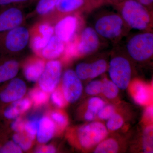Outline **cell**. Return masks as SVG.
Instances as JSON below:
<instances>
[{"label": "cell", "mask_w": 153, "mask_h": 153, "mask_svg": "<svg viewBox=\"0 0 153 153\" xmlns=\"http://www.w3.org/2000/svg\"><path fill=\"white\" fill-rule=\"evenodd\" d=\"M75 140L81 148L89 149L98 145L108 134L106 127L99 122L82 126L75 131Z\"/></svg>", "instance_id": "2"}, {"label": "cell", "mask_w": 153, "mask_h": 153, "mask_svg": "<svg viewBox=\"0 0 153 153\" xmlns=\"http://www.w3.org/2000/svg\"><path fill=\"white\" fill-rule=\"evenodd\" d=\"M28 95L34 107L38 108L47 103L50 94L44 91L38 85L30 90Z\"/></svg>", "instance_id": "20"}, {"label": "cell", "mask_w": 153, "mask_h": 153, "mask_svg": "<svg viewBox=\"0 0 153 153\" xmlns=\"http://www.w3.org/2000/svg\"><path fill=\"white\" fill-rule=\"evenodd\" d=\"M57 149L54 145L41 144L35 149L34 152L38 153H53L56 152Z\"/></svg>", "instance_id": "39"}, {"label": "cell", "mask_w": 153, "mask_h": 153, "mask_svg": "<svg viewBox=\"0 0 153 153\" xmlns=\"http://www.w3.org/2000/svg\"><path fill=\"white\" fill-rule=\"evenodd\" d=\"M143 149L145 153L153 152V126L145 129L143 137Z\"/></svg>", "instance_id": "30"}, {"label": "cell", "mask_w": 153, "mask_h": 153, "mask_svg": "<svg viewBox=\"0 0 153 153\" xmlns=\"http://www.w3.org/2000/svg\"><path fill=\"white\" fill-rule=\"evenodd\" d=\"M59 0H38L36 8L38 15L44 16L54 10Z\"/></svg>", "instance_id": "25"}, {"label": "cell", "mask_w": 153, "mask_h": 153, "mask_svg": "<svg viewBox=\"0 0 153 153\" xmlns=\"http://www.w3.org/2000/svg\"><path fill=\"white\" fill-rule=\"evenodd\" d=\"M153 106L150 105L146 108L145 111V117L148 120H151L153 117Z\"/></svg>", "instance_id": "41"}, {"label": "cell", "mask_w": 153, "mask_h": 153, "mask_svg": "<svg viewBox=\"0 0 153 153\" xmlns=\"http://www.w3.org/2000/svg\"><path fill=\"white\" fill-rule=\"evenodd\" d=\"M102 81L98 80H93L86 85L85 91L88 95H97L102 93Z\"/></svg>", "instance_id": "33"}, {"label": "cell", "mask_w": 153, "mask_h": 153, "mask_svg": "<svg viewBox=\"0 0 153 153\" xmlns=\"http://www.w3.org/2000/svg\"><path fill=\"white\" fill-rule=\"evenodd\" d=\"M46 62L41 57H34L25 63L24 66V76L31 82H38L44 71Z\"/></svg>", "instance_id": "17"}, {"label": "cell", "mask_w": 153, "mask_h": 153, "mask_svg": "<svg viewBox=\"0 0 153 153\" xmlns=\"http://www.w3.org/2000/svg\"><path fill=\"white\" fill-rule=\"evenodd\" d=\"M119 145L115 140L112 138L103 140L99 143L94 151L95 153H115L117 152Z\"/></svg>", "instance_id": "24"}, {"label": "cell", "mask_w": 153, "mask_h": 153, "mask_svg": "<svg viewBox=\"0 0 153 153\" xmlns=\"http://www.w3.org/2000/svg\"><path fill=\"white\" fill-rule=\"evenodd\" d=\"M11 103L18 110L21 115L28 111L33 105V102L29 97H23Z\"/></svg>", "instance_id": "31"}, {"label": "cell", "mask_w": 153, "mask_h": 153, "mask_svg": "<svg viewBox=\"0 0 153 153\" xmlns=\"http://www.w3.org/2000/svg\"><path fill=\"white\" fill-rule=\"evenodd\" d=\"M47 114L55 123L57 126V133L63 130L68 124V117L62 111L54 110L49 111Z\"/></svg>", "instance_id": "23"}, {"label": "cell", "mask_w": 153, "mask_h": 153, "mask_svg": "<svg viewBox=\"0 0 153 153\" xmlns=\"http://www.w3.org/2000/svg\"><path fill=\"white\" fill-rule=\"evenodd\" d=\"M13 141L17 144L23 152L30 150L34 144V140L25 131L22 132L15 133L12 137Z\"/></svg>", "instance_id": "22"}, {"label": "cell", "mask_w": 153, "mask_h": 153, "mask_svg": "<svg viewBox=\"0 0 153 153\" xmlns=\"http://www.w3.org/2000/svg\"><path fill=\"white\" fill-rule=\"evenodd\" d=\"M62 74V65L60 60H48L38 81V86L44 91L51 93L58 86Z\"/></svg>", "instance_id": "7"}, {"label": "cell", "mask_w": 153, "mask_h": 153, "mask_svg": "<svg viewBox=\"0 0 153 153\" xmlns=\"http://www.w3.org/2000/svg\"><path fill=\"white\" fill-rule=\"evenodd\" d=\"M100 36L94 28L86 27L82 30L77 38L79 56L89 55L95 52L100 45Z\"/></svg>", "instance_id": "11"}, {"label": "cell", "mask_w": 153, "mask_h": 153, "mask_svg": "<svg viewBox=\"0 0 153 153\" xmlns=\"http://www.w3.org/2000/svg\"><path fill=\"white\" fill-rule=\"evenodd\" d=\"M136 1H138L139 0H136Z\"/></svg>", "instance_id": "45"}, {"label": "cell", "mask_w": 153, "mask_h": 153, "mask_svg": "<svg viewBox=\"0 0 153 153\" xmlns=\"http://www.w3.org/2000/svg\"><path fill=\"white\" fill-rule=\"evenodd\" d=\"M65 44L54 35L47 45L41 50L39 56L44 60H55L63 55Z\"/></svg>", "instance_id": "16"}, {"label": "cell", "mask_w": 153, "mask_h": 153, "mask_svg": "<svg viewBox=\"0 0 153 153\" xmlns=\"http://www.w3.org/2000/svg\"><path fill=\"white\" fill-rule=\"evenodd\" d=\"M122 18L115 14H108L99 18L94 29L99 36L108 39H115L120 36L124 26Z\"/></svg>", "instance_id": "6"}, {"label": "cell", "mask_w": 153, "mask_h": 153, "mask_svg": "<svg viewBox=\"0 0 153 153\" xmlns=\"http://www.w3.org/2000/svg\"><path fill=\"white\" fill-rule=\"evenodd\" d=\"M104 59H99L92 63H80L75 68V72L81 80L93 79L103 74L108 68Z\"/></svg>", "instance_id": "13"}, {"label": "cell", "mask_w": 153, "mask_h": 153, "mask_svg": "<svg viewBox=\"0 0 153 153\" xmlns=\"http://www.w3.org/2000/svg\"><path fill=\"white\" fill-rule=\"evenodd\" d=\"M105 105L104 101L98 97H93L89 100L88 103V109L96 114Z\"/></svg>", "instance_id": "34"}, {"label": "cell", "mask_w": 153, "mask_h": 153, "mask_svg": "<svg viewBox=\"0 0 153 153\" xmlns=\"http://www.w3.org/2000/svg\"><path fill=\"white\" fill-rule=\"evenodd\" d=\"M95 115V114L92 111H91L87 109L84 114V118L86 120L91 121L94 119Z\"/></svg>", "instance_id": "42"}, {"label": "cell", "mask_w": 153, "mask_h": 153, "mask_svg": "<svg viewBox=\"0 0 153 153\" xmlns=\"http://www.w3.org/2000/svg\"><path fill=\"white\" fill-rule=\"evenodd\" d=\"M61 88L68 103H74L79 99L82 94L83 86L81 79L74 70L68 69L64 71Z\"/></svg>", "instance_id": "8"}, {"label": "cell", "mask_w": 153, "mask_h": 153, "mask_svg": "<svg viewBox=\"0 0 153 153\" xmlns=\"http://www.w3.org/2000/svg\"><path fill=\"white\" fill-rule=\"evenodd\" d=\"M36 1V0H31V2L34 1Z\"/></svg>", "instance_id": "44"}, {"label": "cell", "mask_w": 153, "mask_h": 153, "mask_svg": "<svg viewBox=\"0 0 153 153\" xmlns=\"http://www.w3.org/2000/svg\"><path fill=\"white\" fill-rule=\"evenodd\" d=\"M4 7L0 12V33L21 26L24 21L23 12L18 6L12 5Z\"/></svg>", "instance_id": "12"}, {"label": "cell", "mask_w": 153, "mask_h": 153, "mask_svg": "<svg viewBox=\"0 0 153 153\" xmlns=\"http://www.w3.org/2000/svg\"><path fill=\"white\" fill-rule=\"evenodd\" d=\"M123 123V118L120 115L114 113L108 119L106 123V128L110 131H114L120 128Z\"/></svg>", "instance_id": "32"}, {"label": "cell", "mask_w": 153, "mask_h": 153, "mask_svg": "<svg viewBox=\"0 0 153 153\" xmlns=\"http://www.w3.org/2000/svg\"><path fill=\"white\" fill-rule=\"evenodd\" d=\"M102 92L107 98L112 99L117 96L119 93L118 87L111 80L104 79L102 81Z\"/></svg>", "instance_id": "27"}, {"label": "cell", "mask_w": 153, "mask_h": 153, "mask_svg": "<svg viewBox=\"0 0 153 153\" xmlns=\"http://www.w3.org/2000/svg\"><path fill=\"white\" fill-rule=\"evenodd\" d=\"M84 3V0H59L54 11L62 14L71 13L82 7Z\"/></svg>", "instance_id": "21"}, {"label": "cell", "mask_w": 153, "mask_h": 153, "mask_svg": "<svg viewBox=\"0 0 153 153\" xmlns=\"http://www.w3.org/2000/svg\"><path fill=\"white\" fill-rule=\"evenodd\" d=\"M50 94V100L55 106L62 108L66 106L68 102L64 97L61 87H57Z\"/></svg>", "instance_id": "28"}, {"label": "cell", "mask_w": 153, "mask_h": 153, "mask_svg": "<svg viewBox=\"0 0 153 153\" xmlns=\"http://www.w3.org/2000/svg\"><path fill=\"white\" fill-rule=\"evenodd\" d=\"M126 49L128 55L134 60L143 61L153 55V34L143 32L136 34L128 41Z\"/></svg>", "instance_id": "4"}, {"label": "cell", "mask_w": 153, "mask_h": 153, "mask_svg": "<svg viewBox=\"0 0 153 153\" xmlns=\"http://www.w3.org/2000/svg\"><path fill=\"white\" fill-rule=\"evenodd\" d=\"M31 0H0V7H7L12 5H18L31 1Z\"/></svg>", "instance_id": "40"}, {"label": "cell", "mask_w": 153, "mask_h": 153, "mask_svg": "<svg viewBox=\"0 0 153 153\" xmlns=\"http://www.w3.org/2000/svg\"><path fill=\"white\" fill-rule=\"evenodd\" d=\"M27 87L24 80L14 78L0 89V102L8 104L24 97Z\"/></svg>", "instance_id": "10"}, {"label": "cell", "mask_w": 153, "mask_h": 153, "mask_svg": "<svg viewBox=\"0 0 153 153\" xmlns=\"http://www.w3.org/2000/svg\"><path fill=\"white\" fill-rule=\"evenodd\" d=\"M110 78L119 89L125 90L129 85L131 76L130 63L125 57L113 58L108 66Z\"/></svg>", "instance_id": "5"}, {"label": "cell", "mask_w": 153, "mask_h": 153, "mask_svg": "<svg viewBox=\"0 0 153 153\" xmlns=\"http://www.w3.org/2000/svg\"><path fill=\"white\" fill-rule=\"evenodd\" d=\"M65 60H69L78 57V50L77 47V38L69 41L65 44V50L63 55Z\"/></svg>", "instance_id": "29"}, {"label": "cell", "mask_w": 153, "mask_h": 153, "mask_svg": "<svg viewBox=\"0 0 153 153\" xmlns=\"http://www.w3.org/2000/svg\"><path fill=\"white\" fill-rule=\"evenodd\" d=\"M121 17L124 22L133 30L144 31L151 23L149 13L145 6L136 0H126L124 3Z\"/></svg>", "instance_id": "1"}, {"label": "cell", "mask_w": 153, "mask_h": 153, "mask_svg": "<svg viewBox=\"0 0 153 153\" xmlns=\"http://www.w3.org/2000/svg\"><path fill=\"white\" fill-rule=\"evenodd\" d=\"M25 120L21 117L13 120L11 124V129L15 133L25 131Z\"/></svg>", "instance_id": "38"}, {"label": "cell", "mask_w": 153, "mask_h": 153, "mask_svg": "<svg viewBox=\"0 0 153 153\" xmlns=\"http://www.w3.org/2000/svg\"><path fill=\"white\" fill-rule=\"evenodd\" d=\"M3 110L2 114L4 117L8 120H13L21 115L18 110L12 103Z\"/></svg>", "instance_id": "36"}, {"label": "cell", "mask_w": 153, "mask_h": 153, "mask_svg": "<svg viewBox=\"0 0 153 153\" xmlns=\"http://www.w3.org/2000/svg\"><path fill=\"white\" fill-rule=\"evenodd\" d=\"M132 89L134 100L137 104L144 105L150 100V90L145 83L141 82L134 83Z\"/></svg>", "instance_id": "19"}, {"label": "cell", "mask_w": 153, "mask_h": 153, "mask_svg": "<svg viewBox=\"0 0 153 153\" xmlns=\"http://www.w3.org/2000/svg\"><path fill=\"white\" fill-rule=\"evenodd\" d=\"M115 113L114 107L112 105H106L102 108L97 113L99 118L102 120H108L110 117Z\"/></svg>", "instance_id": "37"}, {"label": "cell", "mask_w": 153, "mask_h": 153, "mask_svg": "<svg viewBox=\"0 0 153 153\" xmlns=\"http://www.w3.org/2000/svg\"><path fill=\"white\" fill-rule=\"evenodd\" d=\"M23 151L13 140L7 142L0 146V153H21Z\"/></svg>", "instance_id": "35"}, {"label": "cell", "mask_w": 153, "mask_h": 153, "mask_svg": "<svg viewBox=\"0 0 153 153\" xmlns=\"http://www.w3.org/2000/svg\"><path fill=\"white\" fill-rule=\"evenodd\" d=\"M30 31L20 26L7 32L0 33V49L9 53L21 52L30 42Z\"/></svg>", "instance_id": "3"}, {"label": "cell", "mask_w": 153, "mask_h": 153, "mask_svg": "<svg viewBox=\"0 0 153 153\" xmlns=\"http://www.w3.org/2000/svg\"><path fill=\"white\" fill-rule=\"evenodd\" d=\"M19 63L14 59L0 61V84L15 78L19 73Z\"/></svg>", "instance_id": "18"}, {"label": "cell", "mask_w": 153, "mask_h": 153, "mask_svg": "<svg viewBox=\"0 0 153 153\" xmlns=\"http://www.w3.org/2000/svg\"><path fill=\"white\" fill-rule=\"evenodd\" d=\"M57 133V126L47 114L40 117L36 139L40 144H45Z\"/></svg>", "instance_id": "15"}, {"label": "cell", "mask_w": 153, "mask_h": 153, "mask_svg": "<svg viewBox=\"0 0 153 153\" xmlns=\"http://www.w3.org/2000/svg\"><path fill=\"white\" fill-rule=\"evenodd\" d=\"M37 33L30 37V45L32 50L36 54L40 52L48 44L50 38L54 35V27L47 22L38 25Z\"/></svg>", "instance_id": "14"}, {"label": "cell", "mask_w": 153, "mask_h": 153, "mask_svg": "<svg viewBox=\"0 0 153 153\" xmlns=\"http://www.w3.org/2000/svg\"><path fill=\"white\" fill-rule=\"evenodd\" d=\"M79 20L74 15H67L60 19L54 27V35L65 44L76 38Z\"/></svg>", "instance_id": "9"}, {"label": "cell", "mask_w": 153, "mask_h": 153, "mask_svg": "<svg viewBox=\"0 0 153 153\" xmlns=\"http://www.w3.org/2000/svg\"><path fill=\"white\" fill-rule=\"evenodd\" d=\"M40 118L39 116L36 115L25 120V131L34 140L36 139Z\"/></svg>", "instance_id": "26"}, {"label": "cell", "mask_w": 153, "mask_h": 153, "mask_svg": "<svg viewBox=\"0 0 153 153\" xmlns=\"http://www.w3.org/2000/svg\"><path fill=\"white\" fill-rule=\"evenodd\" d=\"M140 4L145 6H149L152 4L153 0H139Z\"/></svg>", "instance_id": "43"}]
</instances>
